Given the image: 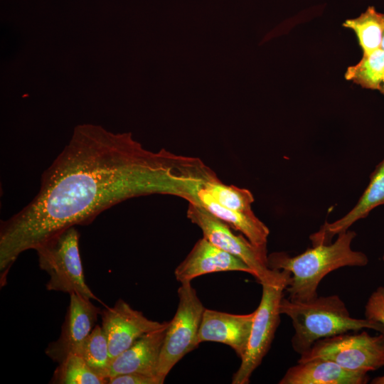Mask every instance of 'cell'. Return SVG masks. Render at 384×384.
<instances>
[{
	"label": "cell",
	"instance_id": "8fae6325",
	"mask_svg": "<svg viewBox=\"0 0 384 384\" xmlns=\"http://www.w3.org/2000/svg\"><path fill=\"white\" fill-rule=\"evenodd\" d=\"M254 312L233 314L205 309L201 322L198 343H221L232 348L241 359L250 338Z\"/></svg>",
	"mask_w": 384,
	"mask_h": 384
},
{
	"label": "cell",
	"instance_id": "4fadbf2b",
	"mask_svg": "<svg viewBox=\"0 0 384 384\" xmlns=\"http://www.w3.org/2000/svg\"><path fill=\"white\" fill-rule=\"evenodd\" d=\"M384 205V159L370 176L369 183L355 206L338 220L326 221L309 236L312 246L329 244L334 236L345 232L356 221L368 216L375 208Z\"/></svg>",
	"mask_w": 384,
	"mask_h": 384
},
{
	"label": "cell",
	"instance_id": "603a6c76",
	"mask_svg": "<svg viewBox=\"0 0 384 384\" xmlns=\"http://www.w3.org/2000/svg\"><path fill=\"white\" fill-rule=\"evenodd\" d=\"M107 384H160V382L156 376L128 373L107 378Z\"/></svg>",
	"mask_w": 384,
	"mask_h": 384
},
{
	"label": "cell",
	"instance_id": "ac0fdd59",
	"mask_svg": "<svg viewBox=\"0 0 384 384\" xmlns=\"http://www.w3.org/2000/svg\"><path fill=\"white\" fill-rule=\"evenodd\" d=\"M54 384H107L95 373L81 355L70 353L58 363L50 380Z\"/></svg>",
	"mask_w": 384,
	"mask_h": 384
},
{
	"label": "cell",
	"instance_id": "e0dca14e",
	"mask_svg": "<svg viewBox=\"0 0 384 384\" xmlns=\"http://www.w3.org/2000/svg\"><path fill=\"white\" fill-rule=\"evenodd\" d=\"M384 25L383 14L369 6L358 17L347 19L343 26L352 29L358 40L363 53L380 48Z\"/></svg>",
	"mask_w": 384,
	"mask_h": 384
},
{
	"label": "cell",
	"instance_id": "9a60e30c",
	"mask_svg": "<svg viewBox=\"0 0 384 384\" xmlns=\"http://www.w3.org/2000/svg\"><path fill=\"white\" fill-rule=\"evenodd\" d=\"M368 373L346 369L326 359L297 362L290 367L279 384H366Z\"/></svg>",
	"mask_w": 384,
	"mask_h": 384
},
{
	"label": "cell",
	"instance_id": "cb8c5ba5",
	"mask_svg": "<svg viewBox=\"0 0 384 384\" xmlns=\"http://www.w3.org/2000/svg\"><path fill=\"white\" fill-rule=\"evenodd\" d=\"M371 384H384V375L375 378L370 382Z\"/></svg>",
	"mask_w": 384,
	"mask_h": 384
},
{
	"label": "cell",
	"instance_id": "2e32d148",
	"mask_svg": "<svg viewBox=\"0 0 384 384\" xmlns=\"http://www.w3.org/2000/svg\"><path fill=\"white\" fill-rule=\"evenodd\" d=\"M186 201L198 203L233 229L240 231L252 244L260 247L267 246L270 230L253 211L244 213L221 206L205 190L203 184Z\"/></svg>",
	"mask_w": 384,
	"mask_h": 384
},
{
	"label": "cell",
	"instance_id": "30bf717a",
	"mask_svg": "<svg viewBox=\"0 0 384 384\" xmlns=\"http://www.w3.org/2000/svg\"><path fill=\"white\" fill-rule=\"evenodd\" d=\"M102 327L107 338L112 361L145 334L166 326L146 317L122 299L101 311Z\"/></svg>",
	"mask_w": 384,
	"mask_h": 384
},
{
	"label": "cell",
	"instance_id": "5bb4252c",
	"mask_svg": "<svg viewBox=\"0 0 384 384\" xmlns=\"http://www.w3.org/2000/svg\"><path fill=\"white\" fill-rule=\"evenodd\" d=\"M168 325L169 323L166 326L144 334L116 356L111 361L107 378L128 373L157 377L160 353Z\"/></svg>",
	"mask_w": 384,
	"mask_h": 384
},
{
	"label": "cell",
	"instance_id": "9c48e42d",
	"mask_svg": "<svg viewBox=\"0 0 384 384\" xmlns=\"http://www.w3.org/2000/svg\"><path fill=\"white\" fill-rule=\"evenodd\" d=\"M90 300L80 294H70L60 336L48 345L45 351L54 362L60 363L70 353L80 355L82 345L102 311Z\"/></svg>",
	"mask_w": 384,
	"mask_h": 384
},
{
	"label": "cell",
	"instance_id": "ba28073f",
	"mask_svg": "<svg viewBox=\"0 0 384 384\" xmlns=\"http://www.w3.org/2000/svg\"><path fill=\"white\" fill-rule=\"evenodd\" d=\"M188 202L187 218L199 227L205 238L242 260L253 271V277L259 283L272 275L273 270L268 266L267 246L252 244L244 235L235 234L230 226L198 203Z\"/></svg>",
	"mask_w": 384,
	"mask_h": 384
},
{
	"label": "cell",
	"instance_id": "7a4b0ae2",
	"mask_svg": "<svg viewBox=\"0 0 384 384\" xmlns=\"http://www.w3.org/2000/svg\"><path fill=\"white\" fill-rule=\"evenodd\" d=\"M356 236L355 231L348 230L338 234L334 242L312 246L295 256L285 252H273L268 255V266L291 274L285 289L288 299L312 300L318 297V287L326 274L341 267H364L368 263L365 253L351 248Z\"/></svg>",
	"mask_w": 384,
	"mask_h": 384
},
{
	"label": "cell",
	"instance_id": "484cf974",
	"mask_svg": "<svg viewBox=\"0 0 384 384\" xmlns=\"http://www.w3.org/2000/svg\"><path fill=\"white\" fill-rule=\"evenodd\" d=\"M383 17H384V14H383ZM380 48L384 50V25H383V38H382V43H381Z\"/></svg>",
	"mask_w": 384,
	"mask_h": 384
},
{
	"label": "cell",
	"instance_id": "44dd1931",
	"mask_svg": "<svg viewBox=\"0 0 384 384\" xmlns=\"http://www.w3.org/2000/svg\"><path fill=\"white\" fill-rule=\"evenodd\" d=\"M205 190L221 206L237 211L252 212L255 201L250 191L233 185H225L218 178L203 184Z\"/></svg>",
	"mask_w": 384,
	"mask_h": 384
},
{
	"label": "cell",
	"instance_id": "5b68a950",
	"mask_svg": "<svg viewBox=\"0 0 384 384\" xmlns=\"http://www.w3.org/2000/svg\"><path fill=\"white\" fill-rule=\"evenodd\" d=\"M80 234L75 226L55 235L35 248L40 268L49 276L46 289L77 293L97 299L87 284L79 249Z\"/></svg>",
	"mask_w": 384,
	"mask_h": 384
},
{
	"label": "cell",
	"instance_id": "52a82bcc",
	"mask_svg": "<svg viewBox=\"0 0 384 384\" xmlns=\"http://www.w3.org/2000/svg\"><path fill=\"white\" fill-rule=\"evenodd\" d=\"M317 358L334 361L353 371L376 370L384 367V334L371 336L363 331L323 338L301 354L298 362Z\"/></svg>",
	"mask_w": 384,
	"mask_h": 384
},
{
	"label": "cell",
	"instance_id": "7c38bea8",
	"mask_svg": "<svg viewBox=\"0 0 384 384\" xmlns=\"http://www.w3.org/2000/svg\"><path fill=\"white\" fill-rule=\"evenodd\" d=\"M227 271L244 272L254 276L250 267L238 257L220 249L203 237L174 271L180 283L201 275Z\"/></svg>",
	"mask_w": 384,
	"mask_h": 384
},
{
	"label": "cell",
	"instance_id": "6da1fadb",
	"mask_svg": "<svg viewBox=\"0 0 384 384\" xmlns=\"http://www.w3.org/2000/svg\"><path fill=\"white\" fill-rule=\"evenodd\" d=\"M215 173L196 157L146 149L131 133L75 127L44 171L37 195L0 224V283L23 252L70 227L87 225L129 198L171 195L186 199Z\"/></svg>",
	"mask_w": 384,
	"mask_h": 384
},
{
	"label": "cell",
	"instance_id": "3957f363",
	"mask_svg": "<svg viewBox=\"0 0 384 384\" xmlns=\"http://www.w3.org/2000/svg\"><path fill=\"white\" fill-rule=\"evenodd\" d=\"M279 311L292 320L294 331L292 346L300 355L319 340L351 331L367 329L384 334L381 324L366 318L351 317L345 303L336 294L318 296L308 302L283 297Z\"/></svg>",
	"mask_w": 384,
	"mask_h": 384
},
{
	"label": "cell",
	"instance_id": "8992f818",
	"mask_svg": "<svg viewBox=\"0 0 384 384\" xmlns=\"http://www.w3.org/2000/svg\"><path fill=\"white\" fill-rule=\"evenodd\" d=\"M176 314L166 329L161 347L157 378L164 383L173 367L199 345L198 334L205 308L191 282L181 283Z\"/></svg>",
	"mask_w": 384,
	"mask_h": 384
},
{
	"label": "cell",
	"instance_id": "277c9868",
	"mask_svg": "<svg viewBox=\"0 0 384 384\" xmlns=\"http://www.w3.org/2000/svg\"><path fill=\"white\" fill-rule=\"evenodd\" d=\"M290 277L291 274L286 270H273L272 275L260 283L261 300L254 311L247 349L233 376V384L249 383L252 373L270 348L280 321V302Z\"/></svg>",
	"mask_w": 384,
	"mask_h": 384
},
{
	"label": "cell",
	"instance_id": "d6986e66",
	"mask_svg": "<svg viewBox=\"0 0 384 384\" xmlns=\"http://www.w3.org/2000/svg\"><path fill=\"white\" fill-rule=\"evenodd\" d=\"M384 73V50L378 48L363 53L361 60L347 68L345 78L370 90H380Z\"/></svg>",
	"mask_w": 384,
	"mask_h": 384
},
{
	"label": "cell",
	"instance_id": "d4e9b609",
	"mask_svg": "<svg viewBox=\"0 0 384 384\" xmlns=\"http://www.w3.org/2000/svg\"><path fill=\"white\" fill-rule=\"evenodd\" d=\"M379 91L384 95V73H383V78H382V81H381L380 87Z\"/></svg>",
	"mask_w": 384,
	"mask_h": 384
},
{
	"label": "cell",
	"instance_id": "4316f807",
	"mask_svg": "<svg viewBox=\"0 0 384 384\" xmlns=\"http://www.w3.org/2000/svg\"><path fill=\"white\" fill-rule=\"evenodd\" d=\"M383 262H384V255H383Z\"/></svg>",
	"mask_w": 384,
	"mask_h": 384
},
{
	"label": "cell",
	"instance_id": "ffe728a7",
	"mask_svg": "<svg viewBox=\"0 0 384 384\" xmlns=\"http://www.w3.org/2000/svg\"><path fill=\"white\" fill-rule=\"evenodd\" d=\"M80 355L95 373L107 379L112 358L102 326L96 325L93 328L82 345Z\"/></svg>",
	"mask_w": 384,
	"mask_h": 384
},
{
	"label": "cell",
	"instance_id": "7402d4cb",
	"mask_svg": "<svg viewBox=\"0 0 384 384\" xmlns=\"http://www.w3.org/2000/svg\"><path fill=\"white\" fill-rule=\"evenodd\" d=\"M365 318L384 326V287H378L368 297L365 306Z\"/></svg>",
	"mask_w": 384,
	"mask_h": 384
}]
</instances>
